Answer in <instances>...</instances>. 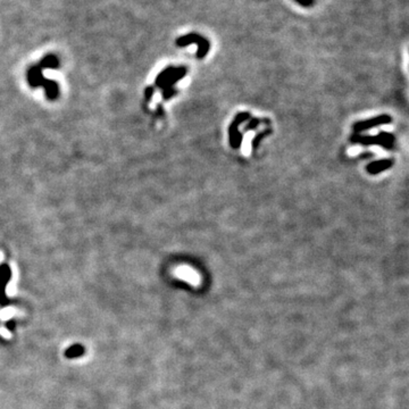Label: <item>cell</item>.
Masks as SVG:
<instances>
[{
	"instance_id": "cell-1",
	"label": "cell",
	"mask_w": 409,
	"mask_h": 409,
	"mask_svg": "<svg viewBox=\"0 0 409 409\" xmlns=\"http://www.w3.org/2000/svg\"><path fill=\"white\" fill-rule=\"evenodd\" d=\"M175 275H176L178 279L184 280L185 282L190 283L191 286H199L200 284V276L198 275L197 272H194L192 268H190V267L181 266V267L176 268V271H175Z\"/></svg>"
},
{
	"instance_id": "cell-3",
	"label": "cell",
	"mask_w": 409,
	"mask_h": 409,
	"mask_svg": "<svg viewBox=\"0 0 409 409\" xmlns=\"http://www.w3.org/2000/svg\"><path fill=\"white\" fill-rule=\"evenodd\" d=\"M17 315H19V311L16 308H14V307H5V308L0 310V321L7 322L14 316H17Z\"/></svg>"
},
{
	"instance_id": "cell-4",
	"label": "cell",
	"mask_w": 409,
	"mask_h": 409,
	"mask_svg": "<svg viewBox=\"0 0 409 409\" xmlns=\"http://www.w3.org/2000/svg\"><path fill=\"white\" fill-rule=\"evenodd\" d=\"M0 337L6 339V340H10V339H11L10 331L7 330L5 326H0Z\"/></svg>"
},
{
	"instance_id": "cell-2",
	"label": "cell",
	"mask_w": 409,
	"mask_h": 409,
	"mask_svg": "<svg viewBox=\"0 0 409 409\" xmlns=\"http://www.w3.org/2000/svg\"><path fill=\"white\" fill-rule=\"evenodd\" d=\"M17 279H18L17 270L15 267H13V278H11V281L7 284V287H6V294L8 295V297H14V295L16 294Z\"/></svg>"
}]
</instances>
